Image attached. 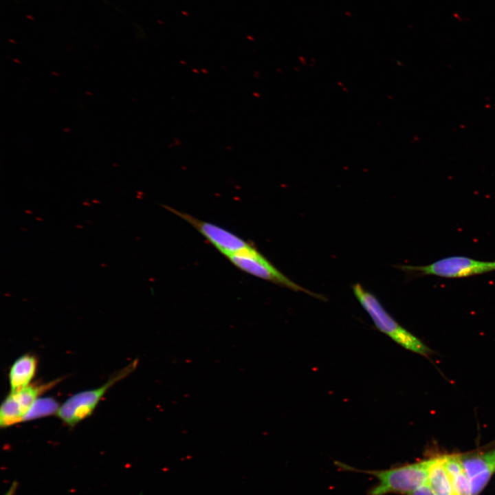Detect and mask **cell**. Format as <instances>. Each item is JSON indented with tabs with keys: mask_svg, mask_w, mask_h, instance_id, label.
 I'll use <instances>...</instances> for the list:
<instances>
[{
	"mask_svg": "<svg viewBox=\"0 0 495 495\" xmlns=\"http://www.w3.org/2000/svg\"><path fill=\"white\" fill-rule=\"evenodd\" d=\"M430 459L384 470L367 471L378 481L370 495L410 494L427 483Z\"/></svg>",
	"mask_w": 495,
	"mask_h": 495,
	"instance_id": "7a4b0ae2",
	"label": "cell"
},
{
	"mask_svg": "<svg viewBox=\"0 0 495 495\" xmlns=\"http://www.w3.org/2000/svg\"><path fill=\"white\" fill-rule=\"evenodd\" d=\"M461 461L469 479L472 495H478L494 472L484 454L460 456Z\"/></svg>",
	"mask_w": 495,
	"mask_h": 495,
	"instance_id": "ba28073f",
	"label": "cell"
},
{
	"mask_svg": "<svg viewBox=\"0 0 495 495\" xmlns=\"http://www.w3.org/2000/svg\"><path fill=\"white\" fill-rule=\"evenodd\" d=\"M226 258L236 267L251 275L294 292H302L314 298L325 300L324 296L309 291L289 278L258 251L252 254L230 255Z\"/></svg>",
	"mask_w": 495,
	"mask_h": 495,
	"instance_id": "8992f818",
	"label": "cell"
},
{
	"mask_svg": "<svg viewBox=\"0 0 495 495\" xmlns=\"http://www.w3.org/2000/svg\"><path fill=\"white\" fill-rule=\"evenodd\" d=\"M60 382L56 379L46 383H34L15 391H10L0 408V426L7 428L22 422L23 417L34 402Z\"/></svg>",
	"mask_w": 495,
	"mask_h": 495,
	"instance_id": "52a82bcc",
	"label": "cell"
},
{
	"mask_svg": "<svg viewBox=\"0 0 495 495\" xmlns=\"http://www.w3.org/2000/svg\"><path fill=\"white\" fill-rule=\"evenodd\" d=\"M37 364L36 358L30 353L20 356L13 362L8 375L10 391L18 390L31 384Z\"/></svg>",
	"mask_w": 495,
	"mask_h": 495,
	"instance_id": "9c48e42d",
	"label": "cell"
},
{
	"mask_svg": "<svg viewBox=\"0 0 495 495\" xmlns=\"http://www.w3.org/2000/svg\"><path fill=\"white\" fill-rule=\"evenodd\" d=\"M163 207L192 225L226 257L230 255L250 254L257 251L250 243L226 229L171 207Z\"/></svg>",
	"mask_w": 495,
	"mask_h": 495,
	"instance_id": "5b68a950",
	"label": "cell"
},
{
	"mask_svg": "<svg viewBox=\"0 0 495 495\" xmlns=\"http://www.w3.org/2000/svg\"><path fill=\"white\" fill-rule=\"evenodd\" d=\"M393 267L417 277L436 276L458 278L495 272V261H479L468 256H452L426 265H397Z\"/></svg>",
	"mask_w": 495,
	"mask_h": 495,
	"instance_id": "3957f363",
	"label": "cell"
},
{
	"mask_svg": "<svg viewBox=\"0 0 495 495\" xmlns=\"http://www.w3.org/2000/svg\"><path fill=\"white\" fill-rule=\"evenodd\" d=\"M441 458L457 494L472 495L470 483L461 463L460 456L445 455Z\"/></svg>",
	"mask_w": 495,
	"mask_h": 495,
	"instance_id": "8fae6325",
	"label": "cell"
},
{
	"mask_svg": "<svg viewBox=\"0 0 495 495\" xmlns=\"http://www.w3.org/2000/svg\"><path fill=\"white\" fill-rule=\"evenodd\" d=\"M138 364V360L135 359L112 375L101 386L83 390L71 396L60 406L57 416L66 425L74 427L90 416L107 390L113 385L131 373L137 367Z\"/></svg>",
	"mask_w": 495,
	"mask_h": 495,
	"instance_id": "277c9868",
	"label": "cell"
},
{
	"mask_svg": "<svg viewBox=\"0 0 495 495\" xmlns=\"http://www.w3.org/2000/svg\"><path fill=\"white\" fill-rule=\"evenodd\" d=\"M60 406L52 397L37 398L23 417L22 422L57 414Z\"/></svg>",
	"mask_w": 495,
	"mask_h": 495,
	"instance_id": "7c38bea8",
	"label": "cell"
},
{
	"mask_svg": "<svg viewBox=\"0 0 495 495\" xmlns=\"http://www.w3.org/2000/svg\"><path fill=\"white\" fill-rule=\"evenodd\" d=\"M351 288L355 297L379 331L408 350L425 356L430 353V348L395 321L373 293L359 283L353 284Z\"/></svg>",
	"mask_w": 495,
	"mask_h": 495,
	"instance_id": "6da1fadb",
	"label": "cell"
},
{
	"mask_svg": "<svg viewBox=\"0 0 495 495\" xmlns=\"http://www.w3.org/2000/svg\"><path fill=\"white\" fill-rule=\"evenodd\" d=\"M484 455L495 472V450L485 453Z\"/></svg>",
	"mask_w": 495,
	"mask_h": 495,
	"instance_id": "4fadbf2b",
	"label": "cell"
},
{
	"mask_svg": "<svg viewBox=\"0 0 495 495\" xmlns=\"http://www.w3.org/2000/svg\"><path fill=\"white\" fill-rule=\"evenodd\" d=\"M427 483L434 495H458L441 456L430 459Z\"/></svg>",
	"mask_w": 495,
	"mask_h": 495,
	"instance_id": "30bf717a",
	"label": "cell"
}]
</instances>
